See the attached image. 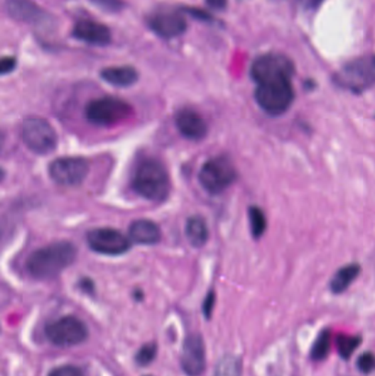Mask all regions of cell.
<instances>
[{"label": "cell", "instance_id": "obj_12", "mask_svg": "<svg viewBox=\"0 0 375 376\" xmlns=\"http://www.w3.org/2000/svg\"><path fill=\"white\" fill-rule=\"evenodd\" d=\"M180 367L188 376H200L206 369V348L198 333L185 338L180 352Z\"/></svg>", "mask_w": 375, "mask_h": 376}, {"label": "cell", "instance_id": "obj_31", "mask_svg": "<svg viewBox=\"0 0 375 376\" xmlns=\"http://www.w3.org/2000/svg\"><path fill=\"white\" fill-rule=\"evenodd\" d=\"M16 66H17V61L15 57H3L1 64H0V72L3 75H6V74L11 73L16 69Z\"/></svg>", "mask_w": 375, "mask_h": 376}, {"label": "cell", "instance_id": "obj_3", "mask_svg": "<svg viewBox=\"0 0 375 376\" xmlns=\"http://www.w3.org/2000/svg\"><path fill=\"white\" fill-rule=\"evenodd\" d=\"M254 98L261 109L268 115L273 117L283 115L290 109L295 99L292 81L281 79L258 84Z\"/></svg>", "mask_w": 375, "mask_h": 376}, {"label": "cell", "instance_id": "obj_11", "mask_svg": "<svg viewBox=\"0 0 375 376\" xmlns=\"http://www.w3.org/2000/svg\"><path fill=\"white\" fill-rule=\"evenodd\" d=\"M88 169L87 161L83 157H59L50 164L49 174L59 185L77 186L86 179Z\"/></svg>", "mask_w": 375, "mask_h": 376}, {"label": "cell", "instance_id": "obj_15", "mask_svg": "<svg viewBox=\"0 0 375 376\" xmlns=\"http://www.w3.org/2000/svg\"><path fill=\"white\" fill-rule=\"evenodd\" d=\"M73 37L80 41L94 45H106L112 39L110 30L105 25L94 20H81L73 29Z\"/></svg>", "mask_w": 375, "mask_h": 376}, {"label": "cell", "instance_id": "obj_2", "mask_svg": "<svg viewBox=\"0 0 375 376\" xmlns=\"http://www.w3.org/2000/svg\"><path fill=\"white\" fill-rule=\"evenodd\" d=\"M132 188L148 201H163L170 192V177L165 167L158 160H144L134 172Z\"/></svg>", "mask_w": 375, "mask_h": 376}, {"label": "cell", "instance_id": "obj_29", "mask_svg": "<svg viewBox=\"0 0 375 376\" xmlns=\"http://www.w3.org/2000/svg\"><path fill=\"white\" fill-rule=\"evenodd\" d=\"M214 303H216V295L214 291H210L202 303V313L207 319L212 318V311H214Z\"/></svg>", "mask_w": 375, "mask_h": 376}, {"label": "cell", "instance_id": "obj_6", "mask_svg": "<svg viewBox=\"0 0 375 376\" xmlns=\"http://www.w3.org/2000/svg\"><path fill=\"white\" fill-rule=\"evenodd\" d=\"M237 175L236 167L228 157H216L205 162L198 174V179L205 191L218 195L236 181Z\"/></svg>", "mask_w": 375, "mask_h": 376}, {"label": "cell", "instance_id": "obj_32", "mask_svg": "<svg viewBox=\"0 0 375 376\" xmlns=\"http://www.w3.org/2000/svg\"><path fill=\"white\" fill-rule=\"evenodd\" d=\"M294 1L304 9H316L322 5L324 0H294Z\"/></svg>", "mask_w": 375, "mask_h": 376}, {"label": "cell", "instance_id": "obj_1", "mask_svg": "<svg viewBox=\"0 0 375 376\" xmlns=\"http://www.w3.org/2000/svg\"><path fill=\"white\" fill-rule=\"evenodd\" d=\"M76 257L77 250L72 242L58 241L32 252L26 267L32 277L47 281L59 276L74 263Z\"/></svg>", "mask_w": 375, "mask_h": 376}, {"label": "cell", "instance_id": "obj_14", "mask_svg": "<svg viewBox=\"0 0 375 376\" xmlns=\"http://www.w3.org/2000/svg\"><path fill=\"white\" fill-rule=\"evenodd\" d=\"M175 123L180 135L186 139L198 141L207 135V123L195 110H180L176 115Z\"/></svg>", "mask_w": 375, "mask_h": 376}, {"label": "cell", "instance_id": "obj_23", "mask_svg": "<svg viewBox=\"0 0 375 376\" xmlns=\"http://www.w3.org/2000/svg\"><path fill=\"white\" fill-rule=\"evenodd\" d=\"M330 345H332V333L329 330H324L320 333L312 345L310 351V357L315 361H322L328 357L330 352Z\"/></svg>", "mask_w": 375, "mask_h": 376}, {"label": "cell", "instance_id": "obj_27", "mask_svg": "<svg viewBox=\"0 0 375 376\" xmlns=\"http://www.w3.org/2000/svg\"><path fill=\"white\" fill-rule=\"evenodd\" d=\"M48 376H85L80 367L74 365H61L52 370Z\"/></svg>", "mask_w": 375, "mask_h": 376}, {"label": "cell", "instance_id": "obj_34", "mask_svg": "<svg viewBox=\"0 0 375 376\" xmlns=\"http://www.w3.org/2000/svg\"><path fill=\"white\" fill-rule=\"evenodd\" d=\"M81 287L86 293L90 294L94 292V283L89 279L83 280L81 282Z\"/></svg>", "mask_w": 375, "mask_h": 376}, {"label": "cell", "instance_id": "obj_16", "mask_svg": "<svg viewBox=\"0 0 375 376\" xmlns=\"http://www.w3.org/2000/svg\"><path fill=\"white\" fill-rule=\"evenodd\" d=\"M8 15L19 21L40 23L45 21V13L31 0H6Z\"/></svg>", "mask_w": 375, "mask_h": 376}, {"label": "cell", "instance_id": "obj_26", "mask_svg": "<svg viewBox=\"0 0 375 376\" xmlns=\"http://www.w3.org/2000/svg\"><path fill=\"white\" fill-rule=\"evenodd\" d=\"M357 367L359 371L362 372L363 374H370L375 371V355L371 352H366L360 355L357 362Z\"/></svg>", "mask_w": 375, "mask_h": 376}, {"label": "cell", "instance_id": "obj_10", "mask_svg": "<svg viewBox=\"0 0 375 376\" xmlns=\"http://www.w3.org/2000/svg\"><path fill=\"white\" fill-rule=\"evenodd\" d=\"M87 245L94 252L104 255H121L129 251L131 243L119 230L112 228H96L87 233Z\"/></svg>", "mask_w": 375, "mask_h": 376}, {"label": "cell", "instance_id": "obj_8", "mask_svg": "<svg viewBox=\"0 0 375 376\" xmlns=\"http://www.w3.org/2000/svg\"><path fill=\"white\" fill-rule=\"evenodd\" d=\"M45 337L56 347L70 348L81 345L88 338V329L81 319L64 316L48 324Z\"/></svg>", "mask_w": 375, "mask_h": 376}, {"label": "cell", "instance_id": "obj_22", "mask_svg": "<svg viewBox=\"0 0 375 376\" xmlns=\"http://www.w3.org/2000/svg\"><path fill=\"white\" fill-rule=\"evenodd\" d=\"M249 221H250V228H251V233L254 239L262 237L268 227L263 210L256 206L249 208Z\"/></svg>", "mask_w": 375, "mask_h": 376}, {"label": "cell", "instance_id": "obj_7", "mask_svg": "<svg viewBox=\"0 0 375 376\" xmlns=\"http://www.w3.org/2000/svg\"><path fill=\"white\" fill-rule=\"evenodd\" d=\"M21 136L28 149L40 155L52 153L58 145L55 130L43 118H27L22 123Z\"/></svg>", "mask_w": 375, "mask_h": 376}, {"label": "cell", "instance_id": "obj_24", "mask_svg": "<svg viewBox=\"0 0 375 376\" xmlns=\"http://www.w3.org/2000/svg\"><path fill=\"white\" fill-rule=\"evenodd\" d=\"M361 345V337L358 336L340 335L337 338V347L342 359H349Z\"/></svg>", "mask_w": 375, "mask_h": 376}, {"label": "cell", "instance_id": "obj_17", "mask_svg": "<svg viewBox=\"0 0 375 376\" xmlns=\"http://www.w3.org/2000/svg\"><path fill=\"white\" fill-rule=\"evenodd\" d=\"M129 236L138 245H153L161 240V230L151 220L138 219L130 225Z\"/></svg>", "mask_w": 375, "mask_h": 376}, {"label": "cell", "instance_id": "obj_20", "mask_svg": "<svg viewBox=\"0 0 375 376\" xmlns=\"http://www.w3.org/2000/svg\"><path fill=\"white\" fill-rule=\"evenodd\" d=\"M185 233L186 238L194 248L204 247L210 238L207 223L200 216H194L188 220Z\"/></svg>", "mask_w": 375, "mask_h": 376}, {"label": "cell", "instance_id": "obj_13", "mask_svg": "<svg viewBox=\"0 0 375 376\" xmlns=\"http://www.w3.org/2000/svg\"><path fill=\"white\" fill-rule=\"evenodd\" d=\"M149 26L160 37L172 39L185 32L186 20L180 13L164 11L151 16Z\"/></svg>", "mask_w": 375, "mask_h": 376}, {"label": "cell", "instance_id": "obj_5", "mask_svg": "<svg viewBox=\"0 0 375 376\" xmlns=\"http://www.w3.org/2000/svg\"><path fill=\"white\" fill-rule=\"evenodd\" d=\"M132 108L120 98H97L86 106L85 116L88 121L98 127H110L122 123L130 117Z\"/></svg>", "mask_w": 375, "mask_h": 376}, {"label": "cell", "instance_id": "obj_33", "mask_svg": "<svg viewBox=\"0 0 375 376\" xmlns=\"http://www.w3.org/2000/svg\"><path fill=\"white\" fill-rule=\"evenodd\" d=\"M206 3L212 9L222 10L227 7V0H206Z\"/></svg>", "mask_w": 375, "mask_h": 376}, {"label": "cell", "instance_id": "obj_4", "mask_svg": "<svg viewBox=\"0 0 375 376\" xmlns=\"http://www.w3.org/2000/svg\"><path fill=\"white\" fill-rule=\"evenodd\" d=\"M334 82L339 87L354 94L368 91L375 85L374 55H366L348 62L334 76Z\"/></svg>", "mask_w": 375, "mask_h": 376}, {"label": "cell", "instance_id": "obj_30", "mask_svg": "<svg viewBox=\"0 0 375 376\" xmlns=\"http://www.w3.org/2000/svg\"><path fill=\"white\" fill-rule=\"evenodd\" d=\"M186 13L192 16L195 19L200 20V21H210L212 20V16L208 13L207 10L200 9V8H186Z\"/></svg>", "mask_w": 375, "mask_h": 376}, {"label": "cell", "instance_id": "obj_9", "mask_svg": "<svg viewBox=\"0 0 375 376\" xmlns=\"http://www.w3.org/2000/svg\"><path fill=\"white\" fill-rule=\"evenodd\" d=\"M250 73L256 84L266 83L274 79H292L294 64L282 54H264L254 60Z\"/></svg>", "mask_w": 375, "mask_h": 376}, {"label": "cell", "instance_id": "obj_19", "mask_svg": "<svg viewBox=\"0 0 375 376\" xmlns=\"http://www.w3.org/2000/svg\"><path fill=\"white\" fill-rule=\"evenodd\" d=\"M361 272L359 264L351 263L339 269L330 281V289L332 293L341 294L350 287L351 284L356 281Z\"/></svg>", "mask_w": 375, "mask_h": 376}, {"label": "cell", "instance_id": "obj_28", "mask_svg": "<svg viewBox=\"0 0 375 376\" xmlns=\"http://www.w3.org/2000/svg\"><path fill=\"white\" fill-rule=\"evenodd\" d=\"M94 4L102 9L107 10V11H118L121 9L122 4L121 0H93Z\"/></svg>", "mask_w": 375, "mask_h": 376}, {"label": "cell", "instance_id": "obj_21", "mask_svg": "<svg viewBox=\"0 0 375 376\" xmlns=\"http://www.w3.org/2000/svg\"><path fill=\"white\" fill-rule=\"evenodd\" d=\"M212 376H242V361L234 355H226L218 361Z\"/></svg>", "mask_w": 375, "mask_h": 376}, {"label": "cell", "instance_id": "obj_25", "mask_svg": "<svg viewBox=\"0 0 375 376\" xmlns=\"http://www.w3.org/2000/svg\"><path fill=\"white\" fill-rule=\"evenodd\" d=\"M156 355H158V345L153 342H150L140 348L139 351L136 352L134 360L140 367H146L154 361Z\"/></svg>", "mask_w": 375, "mask_h": 376}, {"label": "cell", "instance_id": "obj_18", "mask_svg": "<svg viewBox=\"0 0 375 376\" xmlns=\"http://www.w3.org/2000/svg\"><path fill=\"white\" fill-rule=\"evenodd\" d=\"M100 76L106 83L116 87H128L139 79L138 72L131 66H112L102 70Z\"/></svg>", "mask_w": 375, "mask_h": 376}]
</instances>
